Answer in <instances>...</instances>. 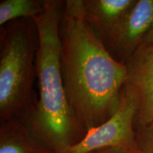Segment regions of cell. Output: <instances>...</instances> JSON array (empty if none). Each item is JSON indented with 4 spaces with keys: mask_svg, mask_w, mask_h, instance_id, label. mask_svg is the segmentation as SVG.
I'll return each instance as SVG.
<instances>
[{
    "mask_svg": "<svg viewBox=\"0 0 153 153\" xmlns=\"http://www.w3.org/2000/svg\"><path fill=\"white\" fill-rule=\"evenodd\" d=\"M60 34L67 99L86 133L118 110L128 79L127 67L113 56L86 20L83 0L65 1Z\"/></svg>",
    "mask_w": 153,
    "mask_h": 153,
    "instance_id": "obj_1",
    "label": "cell"
},
{
    "mask_svg": "<svg viewBox=\"0 0 153 153\" xmlns=\"http://www.w3.org/2000/svg\"><path fill=\"white\" fill-rule=\"evenodd\" d=\"M65 3L45 0L43 11L32 19L37 33L36 75L39 99L30 111L32 127L56 153L75 143L82 128L70 109L60 67V23Z\"/></svg>",
    "mask_w": 153,
    "mask_h": 153,
    "instance_id": "obj_2",
    "label": "cell"
},
{
    "mask_svg": "<svg viewBox=\"0 0 153 153\" xmlns=\"http://www.w3.org/2000/svg\"><path fill=\"white\" fill-rule=\"evenodd\" d=\"M24 21H14L1 36L0 118L1 123L29 111L34 76L37 33Z\"/></svg>",
    "mask_w": 153,
    "mask_h": 153,
    "instance_id": "obj_3",
    "label": "cell"
},
{
    "mask_svg": "<svg viewBox=\"0 0 153 153\" xmlns=\"http://www.w3.org/2000/svg\"><path fill=\"white\" fill-rule=\"evenodd\" d=\"M137 109L135 96L126 85L120 106L111 117L86 132L79 141L61 153H91L116 147L137 152L136 133L134 131Z\"/></svg>",
    "mask_w": 153,
    "mask_h": 153,
    "instance_id": "obj_4",
    "label": "cell"
},
{
    "mask_svg": "<svg viewBox=\"0 0 153 153\" xmlns=\"http://www.w3.org/2000/svg\"><path fill=\"white\" fill-rule=\"evenodd\" d=\"M125 63L126 85L137 101L135 123L137 128L146 126L153 122V42L143 44Z\"/></svg>",
    "mask_w": 153,
    "mask_h": 153,
    "instance_id": "obj_5",
    "label": "cell"
},
{
    "mask_svg": "<svg viewBox=\"0 0 153 153\" xmlns=\"http://www.w3.org/2000/svg\"><path fill=\"white\" fill-rule=\"evenodd\" d=\"M152 18L153 0H136L108 48L115 58L125 62L133 56L143 45Z\"/></svg>",
    "mask_w": 153,
    "mask_h": 153,
    "instance_id": "obj_6",
    "label": "cell"
},
{
    "mask_svg": "<svg viewBox=\"0 0 153 153\" xmlns=\"http://www.w3.org/2000/svg\"><path fill=\"white\" fill-rule=\"evenodd\" d=\"M136 0H83L86 20L108 48Z\"/></svg>",
    "mask_w": 153,
    "mask_h": 153,
    "instance_id": "obj_7",
    "label": "cell"
},
{
    "mask_svg": "<svg viewBox=\"0 0 153 153\" xmlns=\"http://www.w3.org/2000/svg\"><path fill=\"white\" fill-rule=\"evenodd\" d=\"M2 123L0 153H49L32 138L26 128L16 118Z\"/></svg>",
    "mask_w": 153,
    "mask_h": 153,
    "instance_id": "obj_8",
    "label": "cell"
},
{
    "mask_svg": "<svg viewBox=\"0 0 153 153\" xmlns=\"http://www.w3.org/2000/svg\"><path fill=\"white\" fill-rule=\"evenodd\" d=\"M45 1L38 0H2L0 1V25L19 20L30 19L43 11Z\"/></svg>",
    "mask_w": 153,
    "mask_h": 153,
    "instance_id": "obj_9",
    "label": "cell"
},
{
    "mask_svg": "<svg viewBox=\"0 0 153 153\" xmlns=\"http://www.w3.org/2000/svg\"><path fill=\"white\" fill-rule=\"evenodd\" d=\"M137 153H153V122L137 128Z\"/></svg>",
    "mask_w": 153,
    "mask_h": 153,
    "instance_id": "obj_10",
    "label": "cell"
},
{
    "mask_svg": "<svg viewBox=\"0 0 153 153\" xmlns=\"http://www.w3.org/2000/svg\"><path fill=\"white\" fill-rule=\"evenodd\" d=\"M97 153H137V152L126 148L116 147V148H110L99 150Z\"/></svg>",
    "mask_w": 153,
    "mask_h": 153,
    "instance_id": "obj_11",
    "label": "cell"
},
{
    "mask_svg": "<svg viewBox=\"0 0 153 153\" xmlns=\"http://www.w3.org/2000/svg\"><path fill=\"white\" fill-rule=\"evenodd\" d=\"M153 42V18L152 21V24H151V26L150 30H149V32L147 34L146 37L145 38V41L143 42V44H147Z\"/></svg>",
    "mask_w": 153,
    "mask_h": 153,
    "instance_id": "obj_12",
    "label": "cell"
}]
</instances>
